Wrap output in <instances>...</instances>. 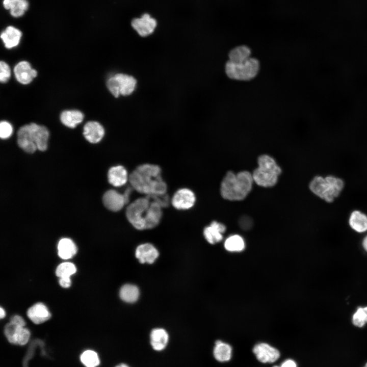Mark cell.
Wrapping results in <instances>:
<instances>
[{
	"label": "cell",
	"instance_id": "cell-1",
	"mask_svg": "<svg viewBox=\"0 0 367 367\" xmlns=\"http://www.w3.org/2000/svg\"><path fill=\"white\" fill-rule=\"evenodd\" d=\"M161 206L146 196L129 204L126 211L128 221L136 229L144 230L157 226L162 218Z\"/></svg>",
	"mask_w": 367,
	"mask_h": 367
},
{
	"label": "cell",
	"instance_id": "cell-2",
	"mask_svg": "<svg viewBox=\"0 0 367 367\" xmlns=\"http://www.w3.org/2000/svg\"><path fill=\"white\" fill-rule=\"evenodd\" d=\"M131 187L138 192L147 195L166 193L167 185L161 177L159 166L149 164L137 167L129 176Z\"/></svg>",
	"mask_w": 367,
	"mask_h": 367
},
{
	"label": "cell",
	"instance_id": "cell-3",
	"mask_svg": "<svg viewBox=\"0 0 367 367\" xmlns=\"http://www.w3.org/2000/svg\"><path fill=\"white\" fill-rule=\"evenodd\" d=\"M253 181L252 174L248 171H241L237 174L229 171L221 182V195L228 200H243L251 190Z\"/></svg>",
	"mask_w": 367,
	"mask_h": 367
},
{
	"label": "cell",
	"instance_id": "cell-4",
	"mask_svg": "<svg viewBox=\"0 0 367 367\" xmlns=\"http://www.w3.org/2000/svg\"><path fill=\"white\" fill-rule=\"evenodd\" d=\"M344 187L343 180L333 175L323 177L316 176L310 182V190L316 196L327 202L334 201Z\"/></svg>",
	"mask_w": 367,
	"mask_h": 367
},
{
	"label": "cell",
	"instance_id": "cell-5",
	"mask_svg": "<svg viewBox=\"0 0 367 367\" xmlns=\"http://www.w3.org/2000/svg\"><path fill=\"white\" fill-rule=\"evenodd\" d=\"M258 167L252 173L253 181L258 186L271 187L276 184L281 169L271 156L264 154L257 160Z\"/></svg>",
	"mask_w": 367,
	"mask_h": 367
},
{
	"label": "cell",
	"instance_id": "cell-6",
	"mask_svg": "<svg viewBox=\"0 0 367 367\" xmlns=\"http://www.w3.org/2000/svg\"><path fill=\"white\" fill-rule=\"evenodd\" d=\"M259 68V61L255 58L250 57L241 63H234L228 61L225 64V70L227 76L231 79L249 81L257 75Z\"/></svg>",
	"mask_w": 367,
	"mask_h": 367
},
{
	"label": "cell",
	"instance_id": "cell-7",
	"mask_svg": "<svg viewBox=\"0 0 367 367\" xmlns=\"http://www.w3.org/2000/svg\"><path fill=\"white\" fill-rule=\"evenodd\" d=\"M252 351L257 359L264 363H273L280 356L278 350L266 343L256 344Z\"/></svg>",
	"mask_w": 367,
	"mask_h": 367
},
{
	"label": "cell",
	"instance_id": "cell-8",
	"mask_svg": "<svg viewBox=\"0 0 367 367\" xmlns=\"http://www.w3.org/2000/svg\"><path fill=\"white\" fill-rule=\"evenodd\" d=\"M195 200V194L191 190L182 188L175 193L171 202L177 209H188L194 205Z\"/></svg>",
	"mask_w": 367,
	"mask_h": 367
},
{
	"label": "cell",
	"instance_id": "cell-9",
	"mask_svg": "<svg viewBox=\"0 0 367 367\" xmlns=\"http://www.w3.org/2000/svg\"><path fill=\"white\" fill-rule=\"evenodd\" d=\"M132 27L141 37H146L151 34L154 31L157 22L155 19L147 13L143 14L141 18L132 20Z\"/></svg>",
	"mask_w": 367,
	"mask_h": 367
},
{
	"label": "cell",
	"instance_id": "cell-10",
	"mask_svg": "<svg viewBox=\"0 0 367 367\" xmlns=\"http://www.w3.org/2000/svg\"><path fill=\"white\" fill-rule=\"evenodd\" d=\"M31 138L35 144L37 148L40 151H45L47 147V141L49 132L47 128L43 125L35 123L29 124Z\"/></svg>",
	"mask_w": 367,
	"mask_h": 367
},
{
	"label": "cell",
	"instance_id": "cell-11",
	"mask_svg": "<svg viewBox=\"0 0 367 367\" xmlns=\"http://www.w3.org/2000/svg\"><path fill=\"white\" fill-rule=\"evenodd\" d=\"M14 73L17 81L23 85L30 84L37 75V71L26 61H20L15 66Z\"/></svg>",
	"mask_w": 367,
	"mask_h": 367
},
{
	"label": "cell",
	"instance_id": "cell-12",
	"mask_svg": "<svg viewBox=\"0 0 367 367\" xmlns=\"http://www.w3.org/2000/svg\"><path fill=\"white\" fill-rule=\"evenodd\" d=\"M226 230L225 225L220 222L214 221L203 230V235L206 241L214 245L222 241L223 233Z\"/></svg>",
	"mask_w": 367,
	"mask_h": 367
},
{
	"label": "cell",
	"instance_id": "cell-13",
	"mask_svg": "<svg viewBox=\"0 0 367 367\" xmlns=\"http://www.w3.org/2000/svg\"><path fill=\"white\" fill-rule=\"evenodd\" d=\"M102 201L104 206L110 211H120L126 204L123 194L114 190L107 191L103 195Z\"/></svg>",
	"mask_w": 367,
	"mask_h": 367
},
{
	"label": "cell",
	"instance_id": "cell-14",
	"mask_svg": "<svg viewBox=\"0 0 367 367\" xmlns=\"http://www.w3.org/2000/svg\"><path fill=\"white\" fill-rule=\"evenodd\" d=\"M83 135L90 143H97L103 137L104 129L102 125L97 121H88L84 126Z\"/></svg>",
	"mask_w": 367,
	"mask_h": 367
},
{
	"label": "cell",
	"instance_id": "cell-15",
	"mask_svg": "<svg viewBox=\"0 0 367 367\" xmlns=\"http://www.w3.org/2000/svg\"><path fill=\"white\" fill-rule=\"evenodd\" d=\"M135 255L141 264H153L159 256V251L152 244L145 243L137 247Z\"/></svg>",
	"mask_w": 367,
	"mask_h": 367
},
{
	"label": "cell",
	"instance_id": "cell-16",
	"mask_svg": "<svg viewBox=\"0 0 367 367\" xmlns=\"http://www.w3.org/2000/svg\"><path fill=\"white\" fill-rule=\"evenodd\" d=\"M116 78L120 95H130L135 91L137 84L136 79L129 74L119 73L114 75Z\"/></svg>",
	"mask_w": 367,
	"mask_h": 367
},
{
	"label": "cell",
	"instance_id": "cell-17",
	"mask_svg": "<svg viewBox=\"0 0 367 367\" xmlns=\"http://www.w3.org/2000/svg\"><path fill=\"white\" fill-rule=\"evenodd\" d=\"M27 316L34 323L40 324L49 320L51 314L43 303L39 302L28 309Z\"/></svg>",
	"mask_w": 367,
	"mask_h": 367
},
{
	"label": "cell",
	"instance_id": "cell-18",
	"mask_svg": "<svg viewBox=\"0 0 367 367\" xmlns=\"http://www.w3.org/2000/svg\"><path fill=\"white\" fill-rule=\"evenodd\" d=\"M17 143L19 147L28 153H32L37 149L31 138L29 124L24 125L18 129Z\"/></svg>",
	"mask_w": 367,
	"mask_h": 367
},
{
	"label": "cell",
	"instance_id": "cell-19",
	"mask_svg": "<svg viewBox=\"0 0 367 367\" xmlns=\"http://www.w3.org/2000/svg\"><path fill=\"white\" fill-rule=\"evenodd\" d=\"M21 36L22 33L19 29L10 25L2 32L1 38L5 47L10 49L19 44Z\"/></svg>",
	"mask_w": 367,
	"mask_h": 367
},
{
	"label": "cell",
	"instance_id": "cell-20",
	"mask_svg": "<svg viewBox=\"0 0 367 367\" xmlns=\"http://www.w3.org/2000/svg\"><path fill=\"white\" fill-rule=\"evenodd\" d=\"M108 181L114 187L124 185L128 180L127 172L122 166L111 167L108 173Z\"/></svg>",
	"mask_w": 367,
	"mask_h": 367
},
{
	"label": "cell",
	"instance_id": "cell-21",
	"mask_svg": "<svg viewBox=\"0 0 367 367\" xmlns=\"http://www.w3.org/2000/svg\"><path fill=\"white\" fill-rule=\"evenodd\" d=\"M150 339L152 348L155 351H160L167 346L169 335L165 329L161 328H155L150 333Z\"/></svg>",
	"mask_w": 367,
	"mask_h": 367
},
{
	"label": "cell",
	"instance_id": "cell-22",
	"mask_svg": "<svg viewBox=\"0 0 367 367\" xmlns=\"http://www.w3.org/2000/svg\"><path fill=\"white\" fill-rule=\"evenodd\" d=\"M349 224L356 232H364L367 231V215L359 210H354L349 216Z\"/></svg>",
	"mask_w": 367,
	"mask_h": 367
},
{
	"label": "cell",
	"instance_id": "cell-23",
	"mask_svg": "<svg viewBox=\"0 0 367 367\" xmlns=\"http://www.w3.org/2000/svg\"><path fill=\"white\" fill-rule=\"evenodd\" d=\"M245 239L240 235L233 234L228 236L224 241V249L230 253H240L246 248Z\"/></svg>",
	"mask_w": 367,
	"mask_h": 367
},
{
	"label": "cell",
	"instance_id": "cell-24",
	"mask_svg": "<svg viewBox=\"0 0 367 367\" xmlns=\"http://www.w3.org/2000/svg\"><path fill=\"white\" fill-rule=\"evenodd\" d=\"M84 118L83 113L76 110H65L60 115V120L65 126L74 128L81 123Z\"/></svg>",
	"mask_w": 367,
	"mask_h": 367
},
{
	"label": "cell",
	"instance_id": "cell-25",
	"mask_svg": "<svg viewBox=\"0 0 367 367\" xmlns=\"http://www.w3.org/2000/svg\"><path fill=\"white\" fill-rule=\"evenodd\" d=\"M232 349L228 343L221 340H217L213 350L215 358L219 362H227L230 360L232 356Z\"/></svg>",
	"mask_w": 367,
	"mask_h": 367
},
{
	"label": "cell",
	"instance_id": "cell-26",
	"mask_svg": "<svg viewBox=\"0 0 367 367\" xmlns=\"http://www.w3.org/2000/svg\"><path fill=\"white\" fill-rule=\"evenodd\" d=\"M77 252L74 242L68 238H63L58 245V255L62 259H68L73 257Z\"/></svg>",
	"mask_w": 367,
	"mask_h": 367
},
{
	"label": "cell",
	"instance_id": "cell-27",
	"mask_svg": "<svg viewBox=\"0 0 367 367\" xmlns=\"http://www.w3.org/2000/svg\"><path fill=\"white\" fill-rule=\"evenodd\" d=\"M251 53V49L246 45L237 46L229 51L228 61L234 63L244 62L250 58Z\"/></svg>",
	"mask_w": 367,
	"mask_h": 367
},
{
	"label": "cell",
	"instance_id": "cell-28",
	"mask_svg": "<svg viewBox=\"0 0 367 367\" xmlns=\"http://www.w3.org/2000/svg\"><path fill=\"white\" fill-rule=\"evenodd\" d=\"M139 295V290L134 284H125L120 289L119 296L120 298L127 303L135 302L138 300Z\"/></svg>",
	"mask_w": 367,
	"mask_h": 367
},
{
	"label": "cell",
	"instance_id": "cell-29",
	"mask_svg": "<svg viewBox=\"0 0 367 367\" xmlns=\"http://www.w3.org/2000/svg\"><path fill=\"white\" fill-rule=\"evenodd\" d=\"M80 359L86 367H96L100 363L97 353L91 350L83 352L80 356Z\"/></svg>",
	"mask_w": 367,
	"mask_h": 367
},
{
	"label": "cell",
	"instance_id": "cell-30",
	"mask_svg": "<svg viewBox=\"0 0 367 367\" xmlns=\"http://www.w3.org/2000/svg\"><path fill=\"white\" fill-rule=\"evenodd\" d=\"M76 271L74 265L71 263L65 262L60 264L56 270V275L61 278L64 277H70Z\"/></svg>",
	"mask_w": 367,
	"mask_h": 367
},
{
	"label": "cell",
	"instance_id": "cell-31",
	"mask_svg": "<svg viewBox=\"0 0 367 367\" xmlns=\"http://www.w3.org/2000/svg\"><path fill=\"white\" fill-rule=\"evenodd\" d=\"M29 2L27 0H18L10 10V13L14 17L22 16L28 10Z\"/></svg>",
	"mask_w": 367,
	"mask_h": 367
},
{
	"label": "cell",
	"instance_id": "cell-32",
	"mask_svg": "<svg viewBox=\"0 0 367 367\" xmlns=\"http://www.w3.org/2000/svg\"><path fill=\"white\" fill-rule=\"evenodd\" d=\"M21 326L10 322L5 327V334L8 341L14 344H16V337L19 328Z\"/></svg>",
	"mask_w": 367,
	"mask_h": 367
},
{
	"label": "cell",
	"instance_id": "cell-33",
	"mask_svg": "<svg viewBox=\"0 0 367 367\" xmlns=\"http://www.w3.org/2000/svg\"><path fill=\"white\" fill-rule=\"evenodd\" d=\"M352 323L356 327H362L367 323V316L364 308L359 307L352 317Z\"/></svg>",
	"mask_w": 367,
	"mask_h": 367
},
{
	"label": "cell",
	"instance_id": "cell-34",
	"mask_svg": "<svg viewBox=\"0 0 367 367\" xmlns=\"http://www.w3.org/2000/svg\"><path fill=\"white\" fill-rule=\"evenodd\" d=\"M30 332L29 330L24 327L19 328L17 337L16 344L19 345H25L29 340Z\"/></svg>",
	"mask_w": 367,
	"mask_h": 367
},
{
	"label": "cell",
	"instance_id": "cell-35",
	"mask_svg": "<svg viewBox=\"0 0 367 367\" xmlns=\"http://www.w3.org/2000/svg\"><path fill=\"white\" fill-rule=\"evenodd\" d=\"M11 76V69L5 61L0 62V81L2 83H7Z\"/></svg>",
	"mask_w": 367,
	"mask_h": 367
},
{
	"label": "cell",
	"instance_id": "cell-36",
	"mask_svg": "<svg viewBox=\"0 0 367 367\" xmlns=\"http://www.w3.org/2000/svg\"><path fill=\"white\" fill-rule=\"evenodd\" d=\"M106 85L108 89L114 97H118L120 95L118 83L114 75L109 77Z\"/></svg>",
	"mask_w": 367,
	"mask_h": 367
},
{
	"label": "cell",
	"instance_id": "cell-37",
	"mask_svg": "<svg viewBox=\"0 0 367 367\" xmlns=\"http://www.w3.org/2000/svg\"><path fill=\"white\" fill-rule=\"evenodd\" d=\"M13 133L12 125L8 121H2L0 123V137L5 139L9 138Z\"/></svg>",
	"mask_w": 367,
	"mask_h": 367
},
{
	"label": "cell",
	"instance_id": "cell-38",
	"mask_svg": "<svg viewBox=\"0 0 367 367\" xmlns=\"http://www.w3.org/2000/svg\"><path fill=\"white\" fill-rule=\"evenodd\" d=\"M146 196L156 202L162 208L167 207L169 205V198L166 193L160 195H147Z\"/></svg>",
	"mask_w": 367,
	"mask_h": 367
},
{
	"label": "cell",
	"instance_id": "cell-39",
	"mask_svg": "<svg viewBox=\"0 0 367 367\" xmlns=\"http://www.w3.org/2000/svg\"><path fill=\"white\" fill-rule=\"evenodd\" d=\"M10 322L21 327H24L25 325V323L23 319L18 315L13 316L11 319Z\"/></svg>",
	"mask_w": 367,
	"mask_h": 367
},
{
	"label": "cell",
	"instance_id": "cell-40",
	"mask_svg": "<svg viewBox=\"0 0 367 367\" xmlns=\"http://www.w3.org/2000/svg\"><path fill=\"white\" fill-rule=\"evenodd\" d=\"M59 284L62 287L64 288L69 287L71 285V280L70 277H64L60 278Z\"/></svg>",
	"mask_w": 367,
	"mask_h": 367
},
{
	"label": "cell",
	"instance_id": "cell-41",
	"mask_svg": "<svg viewBox=\"0 0 367 367\" xmlns=\"http://www.w3.org/2000/svg\"><path fill=\"white\" fill-rule=\"evenodd\" d=\"M280 367H297L296 362L293 359H287L281 364Z\"/></svg>",
	"mask_w": 367,
	"mask_h": 367
},
{
	"label": "cell",
	"instance_id": "cell-42",
	"mask_svg": "<svg viewBox=\"0 0 367 367\" xmlns=\"http://www.w3.org/2000/svg\"><path fill=\"white\" fill-rule=\"evenodd\" d=\"M18 0H4L3 5L7 10H10Z\"/></svg>",
	"mask_w": 367,
	"mask_h": 367
},
{
	"label": "cell",
	"instance_id": "cell-43",
	"mask_svg": "<svg viewBox=\"0 0 367 367\" xmlns=\"http://www.w3.org/2000/svg\"><path fill=\"white\" fill-rule=\"evenodd\" d=\"M362 245L364 249L367 251V235L363 240Z\"/></svg>",
	"mask_w": 367,
	"mask_h": 367
},
{
	"label": "cell",
	"instance_id": "cell-44",
	"mask_svg": "<svg viewBox=\"0 0 367 367\" xmlns=\"http://www.w3.org/2000/svg\"><path fill=\"white\" fill-rule=\"evenodd\" d=\"M6 313L5 310L1 307L0 308V317L1 319L5 317Z\"/></svg>",
	"mask_w": 367,
	"mask_h": 367
},
{
	"label": "cell",
	"instance_id": "cell-45",
	"mask_svg": "<svg viewBox=\"0 0 367 367\" xmlns=\"http://www.w3.org/2000/svg\"><path fill=\"white\" fill-rule=\"evenodd\" d=\"M115 367H129V366L125 363H120V364L116 365Z\"/></svg>",
	"mask_w": 367,
	"mask_h": 367
},
{
	"label": "cell",
	"instance_id": "cell-46",
	"mask_svg": "<svg viewBox=\"0 0 367 367\" xmlns=\"http://www.w3.org/2000/svg\"><path fill=\"white\" fill-rule=\"evenodd\" d=\"M364 309L365 312V313H366V316H367V307H364Z\"/></svg>",
	"mask_w": 367,
	"mask_h": 367
},
{
	"label": "cell",
	"instance_id": "cell-47",
	"mask_svg": "<svg viewBox=\"0 0 367 367\" xmlns=\"http://www.w3.org/2000/svg\"><path fill=\"white\" fill-rule=\"evenodd\" d=\"M273 367H280V366H278V365H274Z\"/></svg>",
	"mask_w": 367,
	"mask_h": 367
},
{
	"label": "cell",
	"instance_id": "cell-48",
	"mask_svg": "<svg viewBox=\"0 0 367 367\" xmlns=\"http://www.w3.org/2000/svg\"><path fill=\"white\" fill-rule=\"evenodd\" d=\"M364 367H367V362L365 363V365H364Z\"/></svg>",
	"mask_w": 367,
	"mask_h": 367
}]
</instances>
